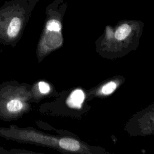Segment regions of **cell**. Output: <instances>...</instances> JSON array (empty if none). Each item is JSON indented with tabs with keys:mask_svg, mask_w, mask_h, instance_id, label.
I'll return each instance as SVG.
<instances>
[{
	"mask_svg": "<svg viewBox=\"0 0 154 154\" xmlns=\"http://www.w3.org/2000/svg\"><path fill=\"white\" fill-rule=\"evenodd\" d=\"M84 100V94L81 90L78 89L73 91L70 94L67 102L73 108H80Z\"/></svg>",
	"mask_w": 154,
	"mask_h": 154,
	"instance_id": "6da1fadb",
	"label": "cell"
},
{
	"mask_svg": "<svg viewBox=\"0 0 154 154\" xmlns=\"http://www.w3.org/2000/svg\"><path fill=\"white\" fill-rule=\"evenodd\" d=\"M59 146L63 149L76 152L80 149L79 143L73 138H64L59 141Z\"/></svg>",
	"mask_w": 154,
	"mask_h": 154,
	"instance_id": "7a4b0ae2",
	"label": "cell"
},
{
	"mask_svg": "<svg viewBox=\"0 0 154 154\" xmlns=\"http://www.w3.org/2000/svg\"><path fill=\"white\" fill-rule=\"evenodd\" d=\"M20 26H21L20 19L17 17H13L11 20L8 26V28H7L8 35L11 38L15 37L19 32V30L20 29Z\"/></svg>",
	"mask_w": 154,
	"mask_h": 154,
	"instance_id": "3957f363",
	"label": "cell"
},
{
	"mask_svg": "<svg viewBox=\"0 0 154 154\" xmlns=\"http://www.w3.org/2000/svg\"><path fill=\"white\" fill-rule=\"evenodd\" d=\"M131 31V26L125 23L120 26L115 32V37L119 40L125 39L130 34Z\"/></svg>",
	"mask_w": 154,
	"mask_h": 154,
	"instance_id": "277c9868",
	"label": "cell"
},
{
	"mask_svg": "<svg viewBox=\"0 0 154 154\" xmlns=\"http://www.w3.org/2000/svg\"><path fill=\"white\" fill-rule=\"evenodd\" d=\"M23 108L22 102L17 99H14L9 101L7 104V109L11 112H16L20 111Z\"/></svg>",
	"mask_w": 154,
	"mask_h": 154,
	"instance_id": "5b68a950",
	"label": "cell"
},
{
	"mask_svg": "<svg viewBox=\"0 0 154 154\" xmlns=\"http://www.w3.org/2000/svg\"><path fill=\"white\" fill-rule=\"evenodd\" d=\"M117 85L116 83L111 81L104 85L102 88V93L105 95H108L112 93L116 88Z\"/></svg>",
	"mask_w": 154,
	"mask_h": 154,
	"instance_id": "8992f818",
	"label": "cell"
},
{
	"mask_svg": "<svg viewBox=\"0 0 154 154\" xmlns=\"http://www.w3.org/2000/svg\"><path fill=\"white\" fill-rule=\"evenodd\" d=\"M61 28L60 23L56 20H51L48 22L47 29L49 31H58Z\"/></svg>",
	"mask_w": 154,
	"mask_h": 154,
	"instance_id": "52a82bcc",
	"label": "cell"
},
{
	"mask_svg": "<svg viewBox=\"0 0 154 154\" xmlns=\"http://www.w3.org/2000/svg\"><path fill=\"white\" fill-rule=\"evenodd\" d=\"M38 88L40 93L43 94H46L50 90V87L49 84L43 81H41L38 83Z\"/></svg>",
	"mask_w": 154,
	"mask_h": 154,
	"instance_id": "ba28073f",
	"label": "cell"
}]
</instances>
